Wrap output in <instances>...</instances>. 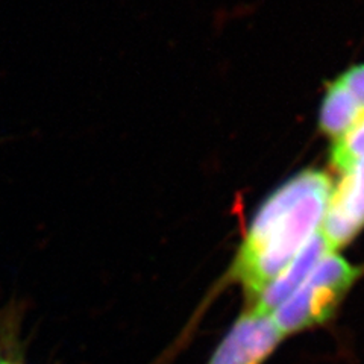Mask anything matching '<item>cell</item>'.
<instances>
[{
    "label": "cell",
    "instance_id": "cell-8",
    "mask_svg": "<svg viewBox=\"0 0 364 364\" xmlns=\"http://www.w3.org/2000/svg\"><path fill=\"white\" fill-rule=\"evenodd\" d=\"M340 82L346 87L350 96L355 99L364 114V64L350 67L343 75L338 76Z\"/></svg>",
    "mask_w": 364,
    "mask_h": 364
},
{
    "label": "cell",
    "instance_id": "cell-7",
    "mask_svg": "<svg viewBox=\"0 0 364 364\" xmlns=\"http://www.w3.org/2000/svg\"><path fill=\"white\" fill-rule=\"evenodd\" d=\"M361 156H364V114L354 128L333 143L331 164L343 173Z\"/></svg>",
    "mask_w": 364,
    "mask_h": 364
},
{
    "label": "cell",
    "instance_id": "cell-3",
    "mask_svg": "<svg viewBox=\"0 0 364 364\" xmlns=\"http://www.w3.org/2000/svg\"><path fill=\"white\" fill-rule=\"evenodd\" d=\"M364 228V156L346 168L331 199L321 228L329 249L338 250L349 245Z\"/></svg>",
    "mask_w": 364,
    "mask_h": 364
},
{
    "label": "cell",
    "instance_id": "cell-5",
    "mask_svg": "<svg viewBox=\"0 0 364 364\" xmlns=\"http://www.w3.org/2000/svg\"><path fill=\"white\" fill-rule=\"evenodd\" d=\"M329 250L331 249H329L328 243L325 242L322 232L318 231L309 242V245L301 250L299 255L296 257L263 291H261V294L252 302L250 309L266 314H272L296 289L301 286L302 281L310 275V272L314 269V266L321 261V258L326 252H329Z\"/></svg>",
    "mask_w": 364,
    "mask_h": 364
},
{
    "label": "cell",
    "instance_id": "cell-2",
    "mask_svg": "<svg viewBox=\"0 0 364 364\" xmlns=\"http://www.w3.org/2000/svg\"><path fill=\"white\" fill-rule=\"evenodd\" d=\"M361 275V267L334 250L326 252L301 286L272 313L284 338L329 321Z\"/></svg>",
    "mask_w": 364,
    "mask_h": 364
},
{
    "label": "cell",
    "instance_id": "cell-4",
    "mask_svg": "<svg viewBox=\"0 0 364 364\" xmlns=\"http://www.w3.org/2000/svg\"><path fill=\"white\" fill-rule=\"evenodd\" d=\"M282 340L272 314L249 309L237 318L208 364H263Z\"/></svg>",
    "mask_w": 364,
    "mask_h": 364
},
{
    "label": "cell",
    "instance_id": "cell-1",
    "mask_svg": "<svg viewBox=\"0 0 364 364\" xmlns=\"http://www.w3.org/2000/svg\"><path fill=\"white\" fill-rule=\"evenodd\" d=\"M333 188L328 173L302 170L261 203L231 266V278L250 301L321 231Z\"/></svg>",
    "mask_w": 364,
    "mask_h": 364
},
{
    "label": "cell",
    "instance_id": "cell-9",
    "mask_svg": "<svg viewBox=\"0 0 364 364\" xmlns=\"http://www.w3.org/2000/svg\"><path fill=\"white\" fill-rule=\"evenodd\" d=\"M0 364H16V363H11V361H0Z\"/></svg>",
    "mask_w": 364,
    "mask_h": 364
},
{
    "label": "cell",
    "instance_id": "cell-6",
    "mask_svg": "<svg viewBox=\"0 0 364 364\" xmlns=\"http://www.w3.org/2000/svg\"><path fill=\"white\" fill-rule=\"evenodd\" d=\"M361 116L363 111L355 99L337 77L329 84L321 107L318 124L322 132L333 139L334 143L354 128Z\"/></svg>",
    "mask_w": 364,
    "mask_h": 364
}]
</instances>
